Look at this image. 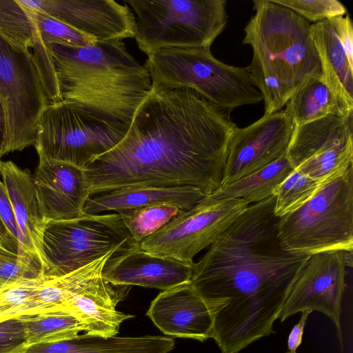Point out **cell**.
Segmentation results:
<instances>
[{"label":"cell","instance_id":"cell-41","mask_svg":"<svg viewBox=\"0 0 353 353\" xmlns=\"http://www.w3.org/2000/svg\"><path fill=\"white\" fill-rule=\"evenodd\" d=\"M1 226H2V221H1V219H0V228H1Z\"/></svg>","mask_w":353,"mask_h":353},{"label":"cell","instance_id":"cell-24","mask_svg":"<svg viewBox=\"0 0 353 353\" xmlns=\"http://www.w3.org/2000/svg\"><path fill=\"white\" fill-rule=\"evenodd\" d=\"M112 251L95 261L60 276H46L27 303L23 315L50 313L70 295L79 292L102 276Z\"/></svg>","mask_w":353,"mask_h":353},{"label":"cell","instance_id":"cell-22","mask_svg":"<svg viewBox=\"0 0 353 353\" xmlns=\"http://www.w3.org/2000/svg\"><path fill=\"white\" fill-rule=\"evenodd\" d=\"M174 347V339L170 336H103L85 333L65 341L24 347L17 353H168Z\"/></svg>","mask_w":353,"mask_h":353},{"label":"cell","instance_id":"cell-18","mask_svg":"<svg viewBox=\"0 0 353 353\" xmlns=\"http://www.w3.org/2000/svg\"><path fill=\"white\" fill-rule=\"evenodd\" d=\"M192 265L150 254L139 245L113 254L104 265L102 277L115 285H139L163 291L190 282Z\"/></svg>","mask_w":353,"mask_h":353},{"label":"cell","instance_id":"cell-27","mask_svg":"<svg viewBox=\"0 0 353 353\" xmlns=\"http://www.w3.org/2000/svg\"><path fill=\"white\" fill-rule=\"evenodd\" d=\"M24 323L25 347L70 339L85 330L74 316L63 312L19 316Z\"/></svg>","mask_w":353,"mask_h":353},{"label":"cell","instance_id":"cell-8","mask_svg":"<svg viewBox=\"0 0 353 353\" xmlns=\"http://www.w3.org/2000/svg\"><path fill=\"white\" fill-rule=\"evenodd\" d=\"M128 128L61 101L43 110L34 145L39 161L62 162L84 169L119 143Z\"/></svg>","mask_w":353,"mask_h":353},{"label":"cell","instance_id":"cell-38","mask_svg":"<svg viewBox=\"0 0 353 353\" xmlns=\"http://www.w3.org/2000/svg\"><path fill=\"white\" fill-rule=\"evenodd\" d=\"M311 312L310 310H304L301 312V315L299 322L293 327L289 334L287 353H296V350L302 342L306 321Z\"/></svg>","mask_w":353,"mask_h":353},{"label":"cell","instance_id":"cell-40","mask_svg":"<svg viewBox=\"0 0 353 353\" xmlns=\"http://www.w3.org/2000/svg\"><path fill=\"white\" fill-rule=\"evenodd\" d=\"M0 243L3 244L8 248H17L19 245L17 241L10 239V238L5 237L1 233H0Z\"/></svg>","mask_w":353,"mask_h":353},{"label":"cell","instance_id":"cell-37","mask_svg":"<svg viewBox=\"0 0 353 353\" xmlns=\"http://www.w3.org/2000/svg\"><path fill=\"white\" fill-rule=\"evenodd\" d=\"M0 219L10 234L18 241L19 229L7 190L0 180Z\"/></svg>","mask_w":353,"mask_h":353},{"label":"cell","instance_id":"cell-17","mask_svg":"<svg viewBox=\"0 0 353 353\" xmlns=\"http://www.w3.org/2000/svg\"><path fill=\"white\" fill-rule=\"evenodd\" d=\"M146 315L168 336L201 342L212 336V312L190 282L159 293Z\"/></svg>","mask_w":353,"mask_h":353},{"label":"cell","instance_id":"cell-33","mask_svg":"<svg viewBox=\"0 0 353 353\" xmlns=\"http://www.w3.org/2000/svg\"><path fill=\"white\" fill-rule=\"evenodd\" d=\"M45 278L23 279L0 287V323L23 316L27 303Z\"/></svg>","mask_w":353,"mask_h":353},{"label":"cell","instance_id":"cell-23","mask_svg":"<svg viewBox=\"0 0 353 353\" xmlns=\"http://www.w3.org/2000/svg\"><path fill=\"white\" fill-rule=\"evenodd\" d=\"M312 36L321 65L322 77L335 94L353 110V61L329 20L311 25Z\"/></svg>","mask_w":353,"mask_h":353},{"label":"cell","instance_id":"cell-1","mask_svg":"<svg viewBox=\"0 0 353 353\" xmlns=\"http://www.w3.org/2000/svg\"><path fill=\"white\" fill-rule=\"evenodd\" d=\"M230 114L194 90L152 85L121 142L84 168L90 196L144 185L210 194L221 187L237 127Z\"/></svg>","mask_w":353,"mask_h":353},{"label":"cell","instance_id":"cell-15","mask_svg":"<svg viewBox=\"0 0 353 353\" xmlns=\"http://www.w3.org/2000/svg\"><path fill=\"white\" fill-rule=\"evenodd\" d=\"M42 10L96 41L134 37L135 17L127 6L113 0H19Z\"/></svg>","mask_w":353,"mask_h":353},{"label":"cell","instance_id":"cell-5","mask_svg":"<svg viewBox=\"0 0 353 353\" xmlns=\"http://www.w3.org/2000/svg\"><path fill=\"white\" fill-rule=\"evenodd\" d=\"M152 85L189 88L221 110L263 100L248 67H236L216 59L210 48H165L148 56L145 63Z\"/></svg>","mask_w":353,"mask_h":353},{"label":"cell","instance_id":"cell-13","mask_svg":"<svg viewBox=\"0 0 353 353\" xmlns=\"http://www.w3.org/2000/svg\"><path fill=\"white\" fill-rule=\"evenodd\" d=\"M352 264V251L330 250L310 254L299 272L279 315L286 319L304 310L327 316L342 341L340 317L347 268Z\"/></svg>","mask_w":353,"mask_h":353},{"label":"cell","instance_id":"cell-19","mask_svg":"<svg viewBox=\"0 0 353 353\" xmlns=\"http://www.w3.org/2000/svg\"><path fill=\"white\" fill-rule=\"evenodd\" d=\"M0 176L10 199L19 229V252L37 259L46 274L48 265L43 250V236L46 223L40 210L32 176L12 161L1 160Z\"/></svg>","mask_w":353,"mask_h":353},{"label":"cell","instance_id":"cell-2","mask_svg":"<svg viewBox=\"0 0 353 353\" xmlns=\"http://www.w3.org/2000/svg\"><path fill=\"white\" fill-rule=\"evenodd\" d=\"M274 196L249 205L192 265L190 285L210 307L221 353H239L273 325L310 254L289 250Z\"/></svg>","mask_w":353,"mask_h":353},{"label":"cell","instance_id":"cell-28","mask_svg":"<svg viewBox=\"0 0 353 353\" xmlns=\"http://www.w3.org/2000/svg\"><path fill=\"white\" fill-rule=\"evenodd\" d=\"M0 34L11 43L30 52L41 38L18 0H0Z\"/></svg>","mask_w":353,"mask_h":353},{"label":"cell","instance_id":"cell-31","mask_svg":"<svg viewBox=\"0 0 353 353\" xmlns=\"http://www.w3.org/2000/svg\"><path fill=\"white\" fill-rule=\"evenodd\" d=\"M22 6L43 41L48 46L51 43H59L83 46L96 41L41 10Z\"/></svg>","mask_w":353,"mask_h":353},{"label":"cell","instance_id":"cell-4","mask_svg":"<svg viewBox=\"0 0 353 353\" xmlns=\"http://www.w3.org/2000/svg\"><path fill=\"white\" fill-rule=\"evenodd\" d=\"M253 8L243 43L252 49L247 67L268 114L282 110L308 79L322 77L321 65L311 23L274 0H254Z\"/></svg>","mask_w":353,"mask_h":353},{"label":"cell","instance_id":"cell-25","mask_svg":"<svg viewBox=\"0 0 353 353\" xmlns=\"http://www.w3.org/2000/svg\"><path fill=\"white\" fill-rule=\"evenodd\" d=\"M284 109L294 125L310 123L329 115L353 114L332 90L323 77H312L289 99Z\"/></svg>","mask_w":353,"mask_h":353},{"label":"cell","instance_id":"cell-10","mask_svg":"<svg viewBox=\"0 0 353 353\" xmlns=\"http://www.w3.org/2000/svg\"><path fill=\"white\" fill-rule=\"evenodd\" d=\"M0 99L8 124L3 155L34 145L37 122L49 105L48 97L30 51L1 34Z\"/></svg>","mask_w":353,"mask_h":353},{"label":"cell","instance_id":"cell-36","mask_svg":"<svg viewBox=\"0 0 353 353\" xmlns=\"http://www.w3.org/2000/svg\"><path fill=\"white\" fill-rule=\"evenodd\" d=\"M328 20L350 59L353 61V28L350 15L346 14Z\"/></svg>","mask_w":353,"mask_h":353},{"label":"cell","instance_id":"cell-7","mask_svg":"<svg viewBox=\"0 0 353 353\" xmlns=\"http://www.w3.org/2000/svg\"><path fill=\"white\" fill-rule=\"evenodd\" d=\"M279 236L290 251L312 254L353 248V165L321 184L296 210L279 218Z\"/></svg>","mask_w":353,"mask_h":353},{"label":"cell","instance_id":"cell-12","mask_svg":"<svg viewBox=\"0 0 353 353\" xmlns=\"http://www.w3.org/2000/svg\"><path fill=\"white\" fill-rule=\"evenodd\" d=\"M352 116L294 125L286 152L294 168L323 183L353 165Z\"/></svg>","mask_w":353,"mask_h":353},{"label":"cell","instance_id":"cell-39","mask_svg":"<svg viewBox=\"0 0 353 353\" xmlns=\"http://www.w3.org/2000/svg\"><path fill=\"white\" fill-rule=\"evenodd\" d=\"M8 124L7 118L3 103L0 99V161L3 156V151L7 137Z\"/></svg>","mask_w":353,"mask_h":353},{"label":"cell","instance_id":"cell-16","mask_svg":"<svg viewBox=\"0 0 353 353\" xmlns=\"http://www.w3.org/2000/svg\"><path fill=\"white\" fill-rule=\"evenodd\" d=\"M32 179L46 224L84 214L90 196L84 169L62 162L39 161Z\"/></svg>","mask_w":353,"mask_h":353},{"label":"cell","instance_id":"cell-9","mask_svg":"<svg viewBox=\"0 0 353 353\" xmlns=\"http://www.w3.org/2000/svg\"><path fill=\"white\" fill-rule=\"evenodd\" d=\"M119 213L88 214L46 224L43 250L46 276H60L83 268L106 254L139 246Z\"/></svg>","mask_w":353,"mask_h":353},{"label":"cell","instance_id":"cell-20","mask_svg":"<svg viewBox=\"0 0 353 353\" xmlns=\"http://www.w3.org/2000/svg\"><path fill=\"white\" fill-rule=\"evenodd\" d=\"M130 286L115 285L102 276L79 292L68 296L50 313H68L85 326V333L103 336H116L121 323L133 315L117 311Z\"/></svg>","mask_w":353,"mask_h":353},{"label":"cell","instance_id":"cell-26","mask_svg":"<svg viewBox=\"0 0 353 353\" xmlns=\"http://www.w3.org/2000/svg\"><path fill=\"white\" fill-rule=\"evenodd\" d=\"M294 170L286 154L207 195L213 199H239L250 205L272 196L276 187Z\"/></svg>","mask_w":353,"mask_h":353},{"label":"cell","instance_id":"cell-21","mask_svg":"<svg viewBox=\"0 0 353 353\" xmlns=\"http://www.w3.org/2000/svg\"><path fill=\"white\" fill-rule=\"evenodd\" d=\"M205 196L201 190L192 186L124 187L90 195L83 212L99 214L154 205H171L185 211L196 206Z\"/></svg>","mask_w":353,"mask_h":353},{"label":"cell","instance_id":"cell-29","mask_svg":"<svg viewBox=\"0 0 353 353\" xmlns=\"http://www.w3.org/2000/svg\"><path fill=\"white\" fill-rule=\"evenodd\" d=\"M183 210L171 205H154L117 212L134 240L139 243Z\"/></svg>","mask_w":353,"mask_h":353},{"label":"cell","instance_id":"cell-30","mask_svg":"<svg viewBox=\"0 0 353 353\" xmlns=\"http://www.w3.org/2000/svg\"><path fill=\"white\" fill-rule=\"evenodd\" d=\"M321 183L295 169L274 190V213L278 217L292 212L307 201Z\"/></svg>","mask_w":353,"mask_h":353},{"label":"cell","instance_id":"cell-32","mask_svg":"<svg viewBox=\"0 0 353 353\" xmlns=\"http://www.w3.org/2000/svg\"><path fill=\"white\" fill-rule=\"evenodd\" d=\"M43 276L44 270L37 259L0 243V287Z\"/></svg>","mask_w":353,"mask_h":353},{"label":"cell","instance_id":"cell-3","mask_svg":"<svg viewBox=\"0 0 353 353\" xmlns=\"http://www.w3.org/2000/svg\"><path fill=\"white\" fill-rule=\"evenodd\" d=\"M48 46L63 101L130 126L152 81L147 68L128 52L123 40Z\"/></svg>","mask_w":353,"mask_h":353},{"label":"cell","instance_id":"cell-34","mask_svg":"<svg viewBox=\"0 0 353 353\" xmlns=\"http://www.w3.org/2000/svg\"><path fill=\"white\" fill-rule=\"evenodd\" d=\"M274 1L293 10L311 23H316L347 14L345 7L337 0Z\"/></svg>","mask_w":353,"mask_h":353},{"label":"cell","instance_id":"cell-11","mask_svg":"<svg viewBox=\"0 0 353 353\" xmlns=\"http://www.w3.org/2000/svg\"><path fill=\"white\" fill-rule=\"evenodd\" d=\"M249 205L239 199H213L206 195L196 206L143 239L139 248L192 265L194 256L209 248Z\"/></svg>","mask_w":353,"mask_h":353},{"label":"cell","instance_id":"cell-14","mask_svg":"<svg viewBox=\"0 0 353 353\" xmlns=\"http://www.w3.org/2000/svg\"><path fill=\"white\" fill-rule=\"evenodd\" d=\"M294 124L282 109L235 129L229 144L222 185L249 175L286 154Z\"/></svg>","mask_w":353,"mask_h":353},{"label":"cell","instance_id":"cell-35","mask_svg":"<svg viewBox=\"0 0 353 353\" xmlns=\"http://www.w3.org/2000/svg\"><path fill=\"white\" fill-rule=\"evenodd\" d=\"M25 338L20 317L0 323V353H17L25 347Z\"/></svg>","mask_w":353,"mask_h":353},{"label":"cell","instance_id":"cell-6","mask_svg":"<svg viewBox=\"0 0 353 353\" xmlns=\"http://www.w3.org/2000/svg\"><path fill=\"white\" fill-rule=\"evenodd\" d=\"M137 14L134 38L148 56L165 48H210L228 19L225 0H125Z\"/></svg>","mask_w":353,"mask_h":353}]
</instances>
